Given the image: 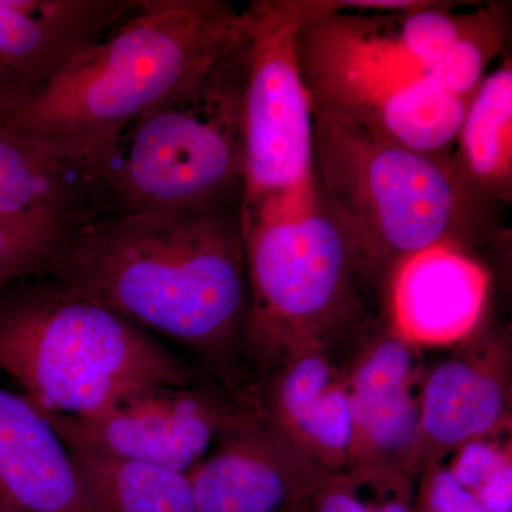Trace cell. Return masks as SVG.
<instances>
[{
  "label": "cell",
  "instance_id": "5b68a950",
  "mask_svg": "<svg viewBox=\"0 0 512 512\" xmlns=\"http://www.w3.org/2000/svg\"><path fill=\"white\" fill-rule=\"evenodd\" d=\"M0 370L47 413L80 417L190 370L136 325L49 282L0 298Z\"/></svg>",
  "mask_w": 512,
  "mask_h": 512
},
{
  "label": "cell",
  "instance_id": "7402d4cb",
  "mask_svg": "<svg viewBox=\"0 0 512 512\" xmlns=\"http://www.w3.org/2000/svg\"><path fill=\"white\" fill-rule=\"evenodd\" d=\"M413 481L343 471L333 473L306 503L308 512H414Z\"/></svg>",
  "mask_w": 512,
  "mask_h": 512
},
{
  "label": "cell",
  "instance_id": "52a82bcc",
  "mask_svg": "<svg viewBox=\"0 0 512 512\" xmlns=\"http://www.w3.org/2000/svg\"><path fill=\"white\" fill-rule=\"evenodd\" d=\"M396 13L322 12L298 33L313 109L429 156L451 157L467 101L437 86L404 52Z\"/></svg>",
  "mask_w": 512,
  "mask_h": 512
},
{
  "label": "cell",
  "instance_id": "4fadbf2b",
  "mask_svg": "<svg viewBox=\"0 0 512 512\" xmlns=\"http://www.w3.org/2000/svg\"><path fill=\"white\" fill-rule=\"evenodd\" d=\"M131 0H0V114L99 39Z\"/></svg>",
  "mask_w": 512,
  "mask_h": 512
},
{
  "label": "cell",
  "instance_id": "603a6c76",
  "mask_svg": "<svg viewBox=\"0 0 512 512\" xmlns=\"http://www.w3.org/2000/svg\"><path fill=\"white\" fill-rule=\"evenodd\" d=\"M498 436L464 444L447 467L488 511L512 512L511 448L495 441Z\"/></svg>",
  "mask_w": 512,
  "mask_h": 512
},
{
  "label": "cell",
  "instance_id": "e0dca14e",
  "mask_svg": "<svg viewBox=\"0 0 512 512\" xmlns=\"http://www.w3.org/2000/svg\"><path fill=\"white\" fill-rule=\"evenodd\" d=\"M0 504L10 512H97L69 447L28 397L0 389Z\"/></svg>",
  "mask_w": 512,
  "mask_h": 512
},
{
  "label": "cell",
  "instance_id": "44dd1931",
  "mask_svg": "<svg viewBox=\"0 0 512 512\" xmlns=\"http://www.w3.org/2000/svg\"><path fill=\"white\" fill-rule=\"evenodd\" d=\"M84 222L0 215V289L45 274L67 235Z\"/></svg>",
  "mask_w": 512,
  "mask_h": 512
},
{
  "label": "cell",
  "instance_id": "d4e9b609",
  "mask_svg": "<svg viewBox=\"0 0 512 512\" xmlns=\"http://www.w3.org/2000/svg\"><path fill=\"white\" fill-rule=\"evenodd\" d=\"M419 481V490L414 493V512H490L458 484L443 464L424 470Z\"/></svg>",
  "mask_w": 512,
  "mask_h": 512
},
{
  "label": "cell",
  "instance_id": "ba28073f",
  "mask_svg": "<svg viewBox=\"0 0 512 512\" xmlns=\"http://www.w3.org/2000/svg\"><path fill=\"white\" fill-rule=\"evenodd\" d=\"M247 12L242 97L245 178L239 211L315 190L313 107L298 57L308 0H256Z\"/></svg>",
  "mask_w": 512,
  "mask_h": 512
},
{
  "label": "cell",
  "instance_id": "cb8c5ba5",
  "mask_svg": "<svg viewBox=\"0 0 512 512\" xmlns=\"http://www.w3.org/2000/svg\"><path fill=\"white\" fill-rule=\"evenodd\" d=\"M467 20L468 13L456 15L440 3L424 2L407 12L396 13L397 36L404 52L427 76L463 33Z\"/></svg>",
  "mask_w": 512,
  "mask_h": 512
},
{
  "label": "cell",
  "instance_id": "9c48e42d",
  "mask_svg": "<svg viewBox=\"0 0 512 512\" xmlns=\"http://www.w3.org/2000/svg\"><path fill=\"white\" fill-rule=\"evenodd\" d=\"M252 402L212 387H148L87 416L42 412L67 447L190 473Z\"/></svg>",
  "mask_w": 512,
  "mask_h": 512
},
{
  "label": "cell",
  "instance_id": "277c9868",
  "mask_svg": "<svg viewBox=\"0 0 512 512\" xmlns=\"http://www.w3.org/2000/svg\"><path fill=\"white\" fill-rule=\"evenodd\" d=\"M245 69L247 28L210 69L121 128L103 158L113 212L241 205Z\"/></svg>",
  "mask_w": 512,
  "mask_h": 512
},
{
  "label": "cell",
  "instance_id": "6da1fadb",
  "mask_svg": "<svg viewBox=\"0 0 512 512\" xmlns=\"http://www.w3.org/2000/svg\"><path fill=\"white\" fill-rule=\"evenodd\" d=\"M42 276L210 359L245 343L239 204L100 215L67 235Z\"/></svg>",
  "mask_w": 512,
  "mask_h": 512
},
{
  "label": "cell",
  "instance_id": "9a60e30c",
  "mask_svg": "<svg viewBox=\"0 0 512 512\" xmlns=\"http://www.w3.org/2000/svg\"><path fill=\"white\" fill-rule=\"evenodd\" d=\"M487 289V272L466 249H423L390 275L393 330L414 348L461 342L480 322Z\"/></svg>",
  "mask_w": 512,
  "mask_h": 512
},
{
  "label": "cell",
  "instance_id": "5bb4252c",
  "mask_svg": "<svg viewBox=\"0 0 512 512\" xmlns=\"http://www.w3.org/2000/svg\"><path fill=\"white\" fill-rule=\"evenodd\" d=\"M109 212L103 156L0 126V215L87 222Z\"/></svg>",
  "mask_w": 512,
  "mask_h": 512
},
{
  "label": "cell",
  "instance_id": "7c38bea8",
  "mask_svg": "<svg viewBox=\"0 0 512 512\" xmlns=\"http://www.w3.org/2000/svg\"><path fill=\"white\" fill-rule=\"evenodd\" d=\"M510 410V352L501 340H474L443 360L420 390L416 480L464 444L507 430Z\"/></svg>",
  "mask_w": 512,
  "mask_h": 512
},
{
  "label": "cell",
  "instance_id": "484cf974",
  "mask_svg": "<svg viewBox=\"0 0 512 512\" xmlns=\"http://www.w3.org/2000/svg\"><path fill=\"white\" fill-rule=\"evenodd\" d=\"M284 512H308V510H306V503H305V504L298 505V507H293V508H291V510H286Z\"/></svg>",
  "mask_w": 512,
  "mask_h": 512
},
{
  "label": "cell",
  "instance_id": "ac0fdd59",
  "mask_svg": "<svg viewBox=\"0 0 512 512\" xmlns=\"http://www.w3.org/2000/svg\"><path fill=\"white\" fill-rule=\"evenodd\" d=\"M453 164L458 175L484 201L512 197L511 57L467 101L458 130Z\"/></svg>",
  "mask_w": 512,
  "mask_h": 512
},
{
  "label": "cell",
  "instance_id": "d6986e66",
  "mask_svg": "<svg viewBox=\"0 0 512 512\" xmlns=\"http://www.w3.org/2000/svg\"><path fill=\"white\" fill-rule=\"evenodd\" d=\"M97 512H197L188 473L69 447Z\"/></svg>",
  "mask_w": 512,
  "mask_h": 512
},
{
  "label": "cell",
  "instance_id": "30bf717a",
  "mask_svg": "<svg viewBox=\"0 0 512 512\" xmlns=\"http://www.w3.org/2000/svg\"><path fill=\"white\" fill-rule=\"evenodd\" d=\"M332 474L254 400L188 476L197 512H284L308 503Z\"/></svg>",
  "mask_w": 512,
  "mask_h": 512
},
{
  "label": "cell",
  "instance_id": "4316f807",
  "mask_svg": "<svg viewBox=\"0 0 512 512\" xmlns=\"http://www.w3.org/2000/svg\"><path fill=\"white\" fill-rule=\"evenodd\" d=\"M0 512H10V511H6V510H0Z\"/></svg>",
  "mask_w": 512,
  "mask_h": 512
},
{
  "label": "cell",
  "instance_id": "7a4b0ae2",
  "mask_svg": "<svg viewBox=\"0 0 512 512\" xmlns=\"http://www.w3.org/2000/svg\"><path fill=\"white\" fill-rule=\"evenodd\" d=\"M245 8L222 0H134L0 126L103 156L128 121L200 76L237 45Z\"/></svg>",
  "mask_w": 512,
  "mask_h": 512
},
{
  "label": "cell",
  "instance_id": "ffe728a7",
  "mask_svg": "<svg viewBox=\"0 0 512 512\" xmlns=\"http://www.w3.org/2000/svg\"><path fill=\"white\" fill-rule=\"evenodd\" d=\"M510 33L507 5L490 3L468 13L466 28L446 55L427 72L437 86L468 101L484 79L488 63L503 52Z\"/></svg>",
  "mask_w": 512,
  "mask_h": 512
},
{
  "label": "cell",
  "instance_id": "3957f363",
  "mask_svg": "<svg viewBox=\"0 0 512 512\" xmlns=\"http://www.w3.org/2000/svg\"><path fill=\"white\" fill-rule=\"evenodd\" d=\"M313 171L323 201L355 245L359 272L392 275L434 245L461 249L490 234L487 201L451 157L429 156L313 109Z\"/></svg>",
  "mask_w": 512,
  "mask_h": 512
},
{
  "label": "cell",
  "instance_id": "2e32d148",
  "mask_svg": "<svg viewBox=\"0 0 512 512\" xmlns=\"http://www.w3.org/2000/svg\"><path fill=\"white\" fill-rule=\"evenodd\" d=\"M262 412L292 443L330 473L350 468L352 414L345 373L328 348L296 350L271 367Z\"/></svg>",
  "mask_w": 512,
  "mask_h": 512
},
{
  "label": "cell",
  "instance_id": "8fae6325",
  "mask_svg": "<svg viewBox=\"0 0 512 512\" xmlns=\"http://www.w3.org/2000/svg\"><path fill=\"white\" fill-rule=\"evenodd\" d=\"M413 349L392 329L370 340L345 373L352 414L349 471L416 481L420 393Z\"/></svg>",
  "mask_w": 512,
  "mask_h": 512
},
{
  "label": "cell",
  "instance_id": "8992f818",
  "mask_svg": "<svg viewBox=\"0 0 512 512\" xmlns=\"http://www.w3.org/2000/svg\"><path fill=\"white\" fill-rule=\"evenodd\" d=\"M239 215L248 282L245 345L268 370L296 350L328 348L355 318L359 264L318 184L296 200Z\"/></svg>",
  "mask_w": 512,
  "mask_h": 512
}]
</instances>
